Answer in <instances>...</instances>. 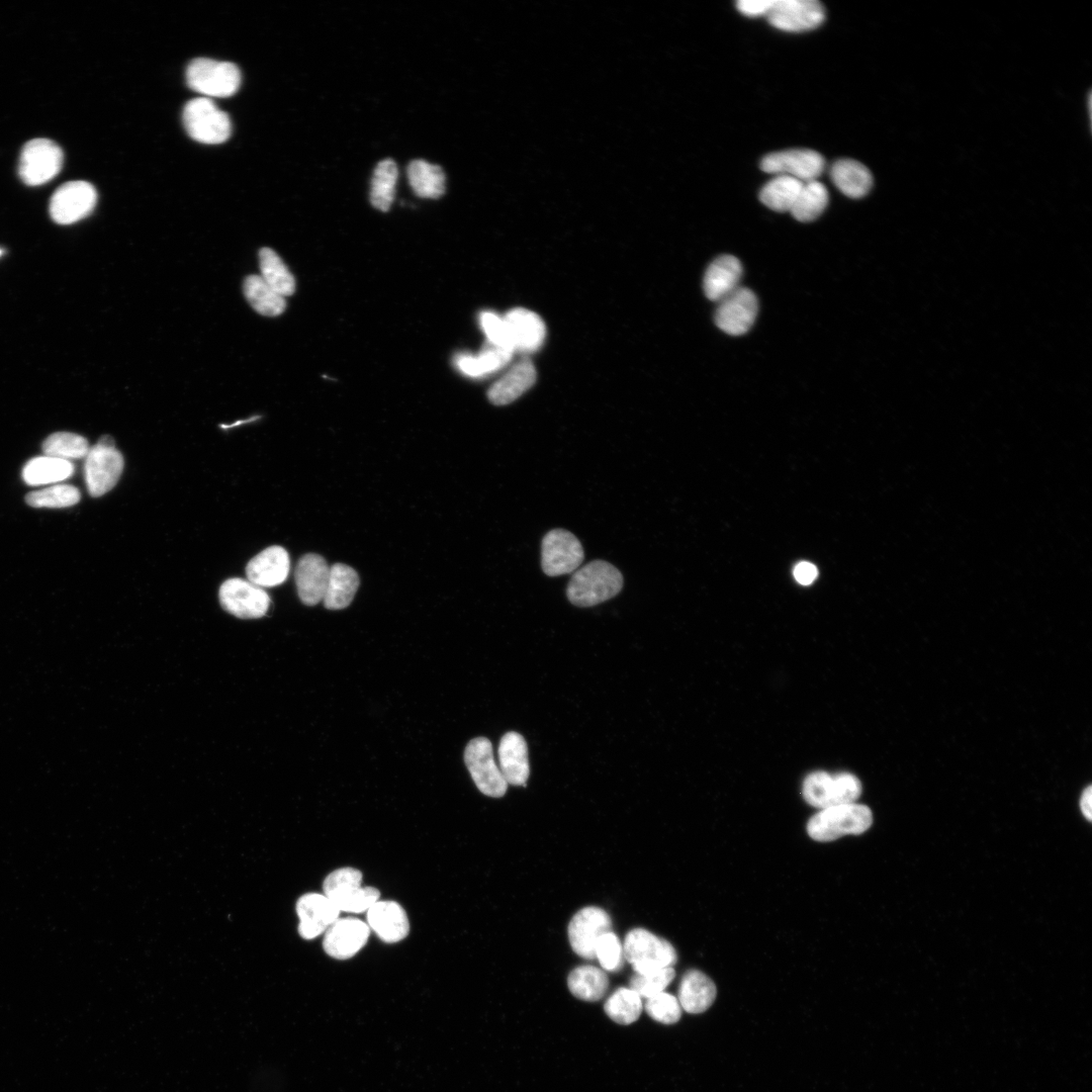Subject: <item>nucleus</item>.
Wrapping results in <instances>:
<instances>
[{
  "instance_id": "18",
  "label": "nucleus",
  "mask_w": 1092,
  "mask_h": 1092,
  "mask_svg": "<svg viewBox=\"0 0 1092 1092\" xmlns=\"http://www.w3.org/2000/svg\"><path fill=\"white\" fill-rule=\"evenodd\" d=\"M369 934L366 922L355 917L338 918L325 931L324 950L334 959L348 960L366 944Z\"/></svg>"
},
{
  "instance_id": "46",
  "label": "nucleus",
  "mask_w": 1092,
  "mask_h": 1092,
  "mask_svg": "<svg viewBox=\"0 0 1092 1092\" xmlns=\"http://www.w3.org/2000/svg\"><path fill=\"white\" fill-rule=\"evenodd\" d=\"M775 0H740L736 3L737 10L748 17L766 16Z\"/></svg>"
},
{
  "instance_id": "13",
  "label": "nucleus",
  "mask_w": 1092,
  "mask_h": 1092,
  "mask_svg": "<svg viewBox=\"0 0 1092 1092\" xmlns=\"http://www.w3.org/2000/svg\"><path fill=\"white\" fill-rule=\"evenodd\" d=\"M612 931L610 915L602 908L587 906L570 919L567 934L572 950L585 960L596 959V946L605 933Z\"/></svg>"
},
{
  "instance_id": "35",
  "label": "nucleus",
  "mask_w": 1092,
  "mask_h": 1092,
  "mask_svg": "<svg viewBox=\"0 0 1092 1092\" xmlns=\"http://www.w3.org/2000/svg\"><path fill=\"white\" fill-rule=\"evenodd\" d=\"M262 279L283 297L295 291V279L278 254L270 248L259 251Z\"/></svg>"
},
{
  "instance_id": "10",
  "label": "nucleus",
  "mask_w": 1092,
  "mask_h": 1092,
  "mask_svg": "<svg viewBox=\"0 0 1092 1092\" xmlns=\"http://www.w3.org/2000/svg\"><path fill=\"white\" fill-rule=\"evenodd\" d=\"M583 548L569 531L553 529L542 540L541 565L548 576L574 572L582 563Z\"/></svg>"
},
{
  "instance_id": "4",
  "label": "nucleus",
  "mask_w": 1092,
  "mask_h": 1092,
  "mask_svg": "<svg viewBox=\"0 0 1092 1092\" xmlns=\"http://www.w3.org/2000/svg\"><path fill=\"white\" fill-rule=\"evenodd\" d=\"M860 793V781L848 772L814 771L806 777L802 787L805 801L819 809L855 803Z\"/></svg>"
},
{
  "instance_id": "11",
  "label": "nucleus",
  "mask_w": 1092,
  "mask_h": 1092,
  "mask_svg": "<svg viewBox=\"0 0 1092 1092\" xmlns=\"http://www.w3.org/2000/svg\"><path fill=\"white\" fill-rule=\"evenodd\" d=\"M464 761L478 790L493 798L503 797L508 789L499 767L496 765L490 741L476 737L464 750Z\"/></svg>"
},
{
  "instance_id": "47",
  "label": "nucleus",
  "mask_w": 1092,
  "mask_h": 1092,
  "mask_svg": "<svg viewBox=\"0 0 1092 1092\" xmlns=\"http://www.w3.org/2000/svg\"><path fill=\"white\" fill-rule=\"evenodd\" d=\"M817 573L815 565L807 561L798 563L794 568L796 580L804 585L812 583L816 579Z\"/></svg>"
},
{
  "instance_id": "16",
  "label": "nucleus",
  "mask_w": 1092,
  "mask_h": 1092,
  "mask_svg": "<svg viewBox=\"0 0 1092 1092\" xmlns=\"http://www.w3.org/2000/svg\"><path fill=\"white\" fill-rule=\"evenodd\" d=\"M765 17L778 29L801 32L819 26L825 19V10L817 0H775Z\"/></svg>"
},
{
  "instance_id": "22",
  "label": "nucleus",
  "mask_w": 1092,
  "mask_h": 1092,
  "mask_svg": "<svg viewBox=\"0 0 1092 1092\" xmlns=\"http://www.w3.org/2000/svg\"><path fill=\"white\" fill-rule=\"evenodd\" d=\"M330 566L318 554L303 555L295 568V583L301 602L313 606L323 601L328 584Z\"/></svg>"
},
{
  "instance_id": "9",
  "label": "nucleus",
  "mask_w": 1092,
  "mask_h": 1092,
  "mask_svg": "<svg viewBox=\"0 0 1092 1092\" xmlns=\"http://www.w3.org/2000/svg\"><path fill=\"white\" fill-rule=\"evenodd\" d=\"M63 162L64 154L59 145L48 139H34L21 150L18 174L26 185H42L60 173Z\"/></svg>"
},
{
  "instance_id": "29",
  "label": "nucleus",
  "mask_w": 1092,
  "mask_h": 1092,
  "mask_svg": "<svg viewBox=\"0 0 1092 1092\" xmlns=\"http://www.w3.org/2000/svg\"><path fill=\"white\" fill-rule=\"evenodd\" d=\"M514 353L512 350L486 342L477 355L464 353L456 355L454 365L469 377H481L502 369L511 361Z\"/></svg>"
},
{
  "instance_id": "45",
  "label": "nucleus",
  "mask_w": 1092,
  "mask_h": 1092,
  "mask_svg": "<svg viewBox=\"0 0 1092 1092\" xmlns=\"http://www.w3.org/2000/svg\"><path fill=\"white\" fill-rule=\"evenodd\" d=\"M479 324L486 336V342L515 352L504 316L492 311H482L479 314Z\"/></svg>"
},
{
  "instance_id": "1",
  "label": "nucleus",
  "mask_w": 1092,
  "mask_h": 1092,
  "mask_svg": "<svg viewBox=\"0 0 1092 1092\" xmlns=\"http://www.w3.org/2000/svg\"><path fill=\"white\" fill-rule=\"evenodd\" d=\"M622 587L623 576L616 566L594 560L573 572L566 595L577 607H593L617 596Z\"/></svg>"
},
{
  "instance_id": "20",
  "label": "nucleus",
  "mask_w": 1092,
  "mask_h": 1092,
  "mask_svg": "<svg viewBox=\"0 0 1092 1092\" xmlns=\"http://www.w3.org/2000/svg\"><path fill=\"white\" fill-rule=\"evenodd\" d=\"M504 317L515 352L532 353L542 346L546 327L536 312L517 307L508 311Z\"/></svg>"
},
{
  "instance_id": "32",
  "label": "nucleus",
  "mask_w": 1092,
  "mask_h": 1092,
  "mask_svg": "<svg viewBox=\"0 0 1092 1092\" xmlns=\"http://www.w3.org/2000/svg\"><path fill=\"white\" fill-rule=\"evenodd\" d=\"M407 179L414 192L422 198L436 199L445 192L443 169L424 160H414L408 164Z\"/></svg>"
},
{
  "instance_id": "48",
  "label": "nucleus",
  "mask_w": 1092,
  "mask_h": 1092,
  "mask_svg": "<svg viewBox=\"0 0 1092 1092\" xmlns=\"http://www.w3.org/2000/svg\"><path fill=\"white\" fill-rule=\"evenodd\" d=\"M1080 809L1084 817L1091 821L1092 819V787L1089 785L1082 793L1080 798Z\"/></svg>"
},
{
  "instance_id": "26",
  "label": "nucleus",
  "mask_w": 1092,
  "mask_h": 1092,
  "mask_svg": "<svg viewBox=\"0 0 1092 1092\" xmlns=\"http://www.w3.org/2000/svg\"><path fill=\"white\" fill-rule=\"evenodd\" d=\"M741 275L742 266L736 257L730 255L718 257L710 264L704 276L706 296L719 302L739 287Z\"/></svg>"
},
{
  "instance_id": "42",
  "label": "nucleus",
  "mask_w": 1092,
  "mask_h": 1092,
  "mask_svg": "<svg viewBox=\"0 0 1092 1092\" xmlns=\"http://www.w3.org/2000/svg\"><path fill=\"white\" fill-rule=\"evenodd\" d=\"M674 976L675 972L672 967L646 974H636L630 978L629 988L634 990L641 998L648 999L663 992Z\"/></svg>"
},
{
  "instance_id": "2",
  "label": "nucleus",
  "mask_w": 1092,
  "mask_h": 1092,
  "mask_svg": "<svg viewBox=\"0 0 1092 1092\" xmlns=\"http://www.w3.org/2000/svg\"><path fill=\"white\" fill-rule=\"evenodd\" d=\"M873 823L871 809L850 803L821 809L807 823L808 835L817 841H832L844 835L861 834Z\"/></svg>"
},
{
  "instance_id": "12",
  "label": "nucleus",
  "mask_w": 1092,
  "mask_h": 1092,
  "mask_svg": "<svg viewBox=\"0 0 1092 1092\" xmlns=\"http://www.w3.org/2000/svg\"><path fill=\"white\" fill-rule=\"evenodd\" d=\"M97 202L94 186L86 181L62 184L50 201V214L59 224H71L88 216Z\"/></svg>"
},
{
  "instance_id": "43",
  "label": "nucleus",
  "mask_w": 1092,
  "mask_h": 1092,
  "mask_svg": "<svg viewBox=\"0 0 1092 1092\" xmlns=\"http://www.w3.org/2000/svg\"><path fill=\"white\" fill-rule=\"evenodd\" d=\"M644 1007L652 1019L663 1024H673L681 1016V1006L677 998L664 991L646 999Z\"/></svg>"
},
{
  "instance_id": "38",
  "label": "nucleus",
  "mask_w": 1092,
  "mask_h": 1092,
  "mask_svg": "<svg viewBox=\"0 0 1092 1092\" xmlns=\"http://www.w3.org/2000/svg\"><path fill=\"white\" fill-rule=\"evenodd\" d=\"M828 203L826 187L819 181L805 182L790 212L799 221L808 222L816 219Z\"/></svg>"
},
{
  "instance_id": "28",
  "label": "nucleus",
  "mask_w": 1092,
  "mask_h": 1092,
  "mask_svg": "<svg viewBox=\"0 0 1092 1092\" xmlns=\"http://www.w3.org/2000/svg\"><path fill=\"white\" fill-rule=\"evenodd\" d=\"M829 173L834 185L850 198H861L872 189L873 176L858 161L840 159L831 166Z\"/></svg>"
},
{
  "instance_id": "37",
  "label": "nucleus",
  "mask_w": 1092,
  "mask_h": 1092,
  "mask_svg": "<svg viewBox=\"0 0 1092 1092\" xmlns=\"http://www.w3.org/2000/svg\"><path fill=\"white\" fill-rule=\"evenodd\" d=\"M803 182L788 176L776 175L760 190L759 199L768 208L790 211L802 188Z\"/></svg>"
},
{
  "instance_id": "44",
  "label": "nucleus",
  "mask_w": 1092,
  "mask_h": 1092,
  "mask_svg": "<svg viewBox=\"0 0 1092 1092\" xmlns=\"http://www.w3.org/2000/svg\"><path fill=\"white\" fill-rule=\"evenodd\" d=\"M596 959L605 971L617 972L624 962L623 945L619 937L609 931L602 935L596 946Z\"/></svg>"
},
{
  "instance_id": "49",
  "label": "nucleus",
  "mask_w": 1092,
  "mask_h": 1092,
  "mask_svg": "<svg viewBox=\"0 0 1092 1092\" xmlns=\"http://www.w3.org/2000/svg\"><path fill=\"white\" fill-rule=\"evenodd\" d=\"M258 419H259V417L256 416V417L250 418L248 420H240V422L233 423L232 425H221L220 427L221 428H232V427H235V426H238V425H241V424H245V423H248V422H253L254 420H258Z\"/></svg>"
},
{
  "instance_id": "8",
  "label": "nucleus",
  "mask_w": 1092,
  "mask_h": 1092,
  "mask_svg": "<svg viewBox=\"0 0 1092 1092\" xmlns=\"http://www.w3.org/2000/svg\"><path fill=\"white\" fill-rule=\"evenodd\" d=\"M84 473L92 496H101L117 483L123 469L122 454L110 436H102L85 457Z\"/></svg>"
},
{
  "instance_id": "33",
  "label": "nucleus",
  "mask_w": 1092,
  "mask_h": 1092,
  "mask_svg": "<svg viewBox=\"0 0 1092 1092\" xmlns=\"http://www.w3.org/2000/svg\"><path fill=\"white\" fill-rule=\"evenodd\" d=\"M73 473L69 460L46 455L30 459L22 469V478L28 485H42L63 481Z\"/></svg>"
},
{
  "instance_id": "34",
  "label": "nucleus",
  "mask_w": 1092,
  "mask_h": 1092,
  "mask_svg": "<svg viewBox=\"0 0 1092 1092\" xmlns=\"http://www.w3.org/2000/svg\"><path fill=\"white\" fill-rule=\"evenodd\" d=\"M243 289L248 302L260 314L277 316L285 310V297L272 289L260 275L246 277Z\"/></svg>"
},
{
  "instance_id": "14",
  "label": "nucleus",
  "mask_w": 1092,
  "mask_h": 1092,
  "mask_svg": "<svg viewBox=\"0 0 1092 1092\" xmlns=\"http://www.w3.org/2000/svg\"><path fill=\"white\" fill-rule=\"evenodd\" d=\"M218 597L221 607L241 619L261 618L270 605V598L264 588L237 577L222 582Z\"/></svg>"
},
{
  "instance_id": "19",
  "label": "nucleus",
  "mask_w": 1092,
  "mask_h": 1092,
  "mask_svg": "<svg viewBox=\"0 0 1092 1092\" xmlns=\"http://www.w3.org/2000/svg\"><path fill=\"white\" fill-rule=\"evenodd\" d=\"M299 918L298 932L304 939H312L325 931L339 918L340 910L324 894L308 893L296 903Z\"/></svg>"
},
{
  "instance_id": "5",
  "label": "nucleus",
  "mask_w": 1092,
  "mask_h": 1092,
  "mask_svg": "<svg viewBox=\"0 0 1092 1092\" xmlns=\"http://www.w3.org/2000/svg\"><path fill=\"white\" fill-rule=\"evenodd\" d=\"M624 959L636 974H646L672 967L677 954L670 942L644 928L630 930L623 943Z\"/></svg>"
},
{
  "instance_id": "31",
  "label": "nucleus",
  "mask_w": 1092,
  "mask_h": 1092,
  "mask_svg": "<svg viewBox=\"0 0 1092 1092\" xmlns=\"http://www.w3.org/2000/svg\"><path fill=\"white\" fill-rule=\"evenodd\" d=\"M567 986L571 994L583 1001L595 1002L602 999L609 987L605 971L585 965L574 968L567 977Z\"/></svg>"
},
{
  "instance_id": "15",
  "label": "nucleus",
  "mask_w": 1092,
  "mask_h": 1092,
  "mask_svg": "<svg viewBox=\"0 0 1092 1092\" xmlns=\"http://www.w3.org/2000/svg\"><path fill=\"white\" fill-rule=\"evenodd\" d=\"M825 161L816 151L790 149L770 153L763 157V172L795 178L803 183L817 180L824 170Z\"/></svg>"
},
{
  "instance_id": "25",
  "label": "nucleus",
  "mask_w": 1092,
  "mask_h": 1092,
  "mask_svg": "<svg viewBox=\"0 0 1092 1092\" xmlns=\"http://www.w3.org/2000/svg\"><path fill=\"white\" fill-rule=\"evenodd\" d=\"M535 381V367L529 359L524 358L489 387L487 397L492 404H509L525 393Z\"/></svg>"
},
{
  "instance_id": "27",
  "label": "nucleus",
  "mask_w": 1092,
  "mask_h": 1092,
  "mask_svg": "<svg viewBox=\"0 0 1092 1092\" xmlns=\"http://www.w3.org/2000/svg\"><path fill=\"white\" fill-rule=\"evenodd\" d=\"M717 994L715 983L704 973L690 970L685 973L678 987V1002L689 1013L706 1011Z\"/></svg>"
},
{
  "instance_id": "40",
  "label": "nucleus",
  "mask_w": 1092,
  "mask_h": 1092,
  "mask_svg": "<svg viewBox=\"0 0 1092 1092\" xmlns=\"http://www.w3.org/2000/svg\"><path fill=\"white\" fill-rule=\"evenodd\" d=\"M89 450L88 441L83 436L70 432L54 433L42 443V451L47 456L69 461L86 457Z\"/></svg>"
},
{
  "instance_id": "24",
  "label": "nucleus",
  "mask_w": 1092,
  "mask_h": 1092,
  "mask_svg": "<svg viewBox=\"0 0 1092 1092\" xmlns=\"http://www.w3.org/2000/svg\"><path fill=\"white\" fill-rule=\"evenodd\" d=\"M497 752L499 769L507 784L526 786L530 768L524 737L514 731L506 733L499 741Z\"/></svg>"
},
{
  "instance_id": "21",
  "label": "nucleus",
  "mask_w": 1092,
  "mask_h": 1092,
  "mask_svg": "<svg viewBox=\"0 0 1092 1092\" xmlns=\"http://www.w3.org/2000/svg\"><path fill=\"white\" fill-rule=\"evenodd\" d=\"M290 569L287 551L271 546L254 556L246 566L248 580L260 587H273L285 581Z\"/></svg>"
},
{
  "instance_id": "30",
  "label": "nucleus",
  "mask_w": 1092,
  "mask_h": 1092,
  "mask_svg": "<svg viewBox=\"0 0 1092 1092\" xmlns=\"http://www.w3.org/2000/svg\"><path fill=\"white\" fill-rule=\"evenodd\" d=\"M359 586V576L349 565L336 563L330 566V573L324 605L329 610H341L348 607Z\"/></svg>"
},
{
  "instance_id": "39",
  "label": "nucleus",
  "mask_w": 1092,
  "mask_h": 1092,
  "mask_svg": "<svg viewBox=\"0 0 1092 1092\" xmlns=\"http://www.w3.org/2000/svg\"><path fill=\"white\" fill-rule=\"evenodd\" d=\"M643 1005L641 997L632 989L618 988L606 1001V1014L616 1023L627 1025L638 1019Z\"/></svg>"
},
{
  "instance_id": "3",
  "label": "nucleus",
  "mask_w": 1092,
  "mask_h": 1092,
  "mask_svg": "<svg viewBox=\"0 0 1092 1092\" xmlns=\"http://www.w3.org/2000/svg\"><path fill=\"white\" fill-rule=\"evenodd\" d=\"M362 873L345 867L330 873L323 884L324 895L340 912L362 913L379 900L380 892L373 887H362Z\"/></svg>"
},
{
  "instance_id": "23",
  "label": "nucleus",
  "mask_w": 1092,
  "mask_h": 1092,
  "mask_svg": "<svg viewBox=\"0 0 1092 1092\" xmlns=\"http://www.w3.org/2000/svg\"><path fill=\"white\" fill-rule=\"evenodd\" d=\"M367 924L384 942L394 943L404 939L410 923L404 909L395 901L378 900L367 910Z\"/></svg>"
},
{
  "instance_id": "41",
  "label": "nucleus",
  "mask_w": 1092,
  "mask_h": 1092,
  "mask_svg": "<svg viewBox=\"0 0 1092 1092\" xmlns=\"http://www.w3.org/2000/svg\"><path fill=\"white\" fill-rule=\"evenodd\" d=\"M80 491L69 484H57L29 492L25 502L32 508H67L80 500Z\"/></svg>"
},
{
  "instance_id": "50",
  "label": "nucleus",
  "mask_w": 1092,
  "mask_h": 1092,
  "mask_svg": "<svg viewBox=\"0 0 1092 1092\" xmlns=\"http://www.w3.org/2000/svg\"><path fill=\"white\" fill-rule=\"evenodd\" d=\"M2 253H3V252H2V250L0 249V256L2 255Z\"/></svg>"
},
{
  "instance_id": "36",
  "label": "nucleus",
  "mask_w": 1092,
  "mask_h": 1092,
  "mask_svg": "<svg viewBox=\"0 0 1092 1092\" xmlns=\"http://www.w3.org/2000/svg\"><path fill=\"white\" fill-rule=\"evenodd\" d=\"M398 170L391 159L380 161L371 181L370 202L378 210L387 211L394 199Z\"/></svg>"
},
{
  "instance_id": "6",
  "label": "nucleus",
  "mask_w": 1092,
  "mask_h": 1092,
  "mask_svg": "<svg viewBox=\"0 0 1092 1092\" xmlns=\"http://www.w3.org/2000/svg\"><path fill=\"white\" fill-rule=\"evenodd\" d=\"M186 81L192 90L206 98L229 97L241 85V72L233 63L198 58L188 65Z\"/></svg>"
},
{
  "instance_id": "7",
  "label": "nucleus",
  "mask_w": 1092,
  "mask_h": 1092,
  "mask_svg": "<svg viewBox=\"0 0 1092 1092\" xmlns=\"http://www.w3.org/2000/svg\"><path fill=\"white\" fill-rule=\"evenodd\" d=\"M183 123L193 140L207 145L221 144L232 132L229 115L206 97L195 98L186 103Z\"/></svg>"
},
{
  "instance_id": "17",
  "label": "nucleus",
  "mask_w": 1092,
  "mask_h": 1092,
  "mask_svg": "<svg viewBox=\"0 0 1092 1092\" xmlns=\"http://www.w3.org/2000/svg\"><path fill=\"white\" fill-rule=\"evenodd\" d=\"M718 303L715 322L723 332L739 336L746 333L753 325L758 303L755 294L750 289L739 286Z\"/></svg>"
}]
</instances>
